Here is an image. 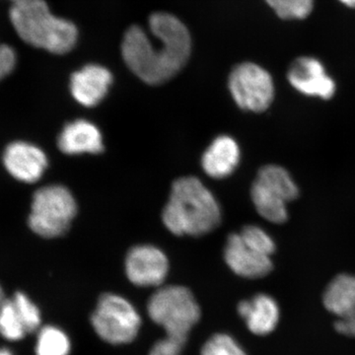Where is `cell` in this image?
Wrapping results in <instances>:
<instances>
[{
    "mask_svg": "<svg viewBox=\"0 0 355 355\" xmlns=\"http://www.w3.org/2000/svg\"><path fill=\"white\" fill-rule=\"evenodd\" d=\"M202 355H247L232 336L216 334L202 347Z\"/></svg>",
    "mask_w": 355,
    "mask_h": 355,
    "instance_id": "cell-23",
    "label": "cell"
},
{
    "mask_svg": "<svg viewBox=\"0 0 355 355\" xmlns=\"http://www.w3.org/2000/svg\"><path fill=\"white\" fill-rule=\"evenodd\" d=\"M9 19L26 44L55 55H64L76 46V26L51 12L44 0H19L9 10Z\"/></svg>",
    "mask_w": 355,
    "mask_h": 355,
    "instance_id": "cell-3",
    "label": "cell"
},
{
    "mask_svg": "<svg viewBox=\"0 0 355 355\" xmlns=\"http://www.w3.org/2000/svg\"><path fill=\"white\" fill-rule=\"evenodd\" d=\"M338 1L349 8H355V0H338Z\"/></svg>",
    "mask_w": 355,
    "mask_h": 355,
    "instance_id": "cell-26",
    "label": "cell"
},
{
    "mask_svg": "<svg viewBox=\"0 0 355 355\" xmlns=\"http://www.w3.org/2000/svg\"><path fill=\"white\" fill-rule=\"evenodd\" d=\"M299 197V188L291 173L279 165H266L258 172L251 188L257 211L275 224L288 219L287 205Z\"/></svg>",
    "mask_w": 355,
    "mask_h": 355,
    "instance_id": "cell-5",
    "label": "cell"
},
{
    "mask_svg": "<svg viewBox=\"0 0 355 355\" xmlns=\"http://www.w3.org/2000/svg\"><path fill=\"white\" fill-rule=\"evenodd\" d=\"M11 1H13V3H14V2L19 1V0H11Z\"/></svg>",
    "mask_w": 355,
    "mask_h": 355,
    "instance_id": "cell-29",
    "label": "cell"
},
{
    "mask_svg": "<svg viewBox=\"0 0 355 355\" xmlns=\"http://www.w3.org/2000/svg\"><path fill=\"white\" fill-rule=\"evenodd\" d=\"M58 146L67 155L99 154L104 151L102 133L94 123L76 120L67 123L58 135Z\"/></svg>",
    "mask_w": 355,
    "mask_h": 355,
    "instance_id": "cell-15",
    "label": "cell"
},
{
    "mask_svg": "<svg viewBox=\"0 0 355 355\" xmlns=\"http://www.w3.org/2000/svg\"><path fill=\"white\" fill-rule=\"evenodd\" d=\"M162 220L173 234L202 236L219 225L221 209L216 197L198 178L183 177L173 183Z\"/></svg>",
    "mask_w": 355,
    "mask_h": 355,
    "instance_id": "cell-2",
    "label": "cell"
},
{
    "mask_svg": "<svg viewBox=\"0 0 355 355\" xmlns=\"http://www.w3.org/2000/svg\"><path fill=\"white\" fill-rule=\"evenodd\" d=\"M287 79L292 88L307 97L330 100L336 92V81L316 58L301 57L294 60Z\"/></svg>",
    "mask_w": 355,
    "mask_h": 355,
    "instance_id": "cell-10",
    "label": "cell"
},
{
    "mask_svg": "<svg viewBox=\"0 0 355 355\" xmlns=\"http://www.w3.org/2000/svg\"><path fill=\"white\" fill-rule=\"evenodd\" d=\"M97 335L112 345L132 342L139 334L141 319L139 312L127 299L107 293L98 301L91 316Z\"/></svg>",
    "mask_w": 355,
    "mask_h": 355,
    "instance_id": "cell-7",
    "label": "cell"
},
{
    "mask_svg": "<svg viewBox=\"0 0 355 355\" xmlns=\"http://www.w3.org/2000/svg\"><path fill=\"white\" fill-rule=\"evenodd\" d=\"M6 295H4L3 289L0 286V306L3 304L4 301H6Z\"/></svg>",
    "mask_w": 355,
    "mask_h": 355,
    "instance_id": "cell-27",
    "label": "cell"
},
{
    "mask_svg": "<svg viewBox=\"0 0 355 355\" xmlns=\"http://www.w3.org/2000/svg\"><path fill=\"white\" fill-rule=\"evenodd\" d=\"M268 6L284 20H302L314 9L315 0H266Z\"/></svg>",
    "mask_w": 355,
    "mask_h": 355,
    "instance_id": "cell-20",
    "label": "cell"
},
{
    "mask_svg": "<svg viewBox=\"0 0 355 355\" xmlns=\"http://www.w3.org/2000/svg\"><path fill=\"white\" fill-rule=\"evenodd\" d=\"M3 164L14 179L31 184L41 179L49 162L46 154L38 146L15 141L6 147Z\"/></svg>",
    "mask_w": 355,
    "mask_h": 355,
    "instance_id": "cell-12",
    "label": "cell"
},
{
    "mask_svg": "<svg viewBox=\"0 0 355 355\" xmlns=\"http://www.w3.org/2000/svg\"><path fill=\"white\" fill-rule=\"evenodd\" d=\"M70 342L64 331L55 327H44L40 331L37 355H69Z\"/></svg>",
    "mask_w": 355,
    "mask_h": 355,
    "instance_id": "cell-18",
    "label": "cell"
},
{
    "mask_svg": "<svg viewBox=\"0 0 355 355\" xmlns=\"http://www.w3.org/2000/svg\"><path fill=\"white\" fill-rule=\"evenodd\" d=\"M238 313L254 335H270L279 324V306L277 300L268 294H257L249 300L241 301L238 305Z\"/></svg>",
    "mask_w": 355,
    "mask_h": 355,
    "instance_id": "cell-16",
    "label": "cell"
},
{
    "mask_svg": "<svg viewBox=\"0 0 355 355\" xmlns=\"http://www.w3.org/2000/svg\"><path fill=\"white\" fill-rule=\"evenodd\" d=\"M240 157L241 153L236 140L228 135H220L203 153V171L214 179H224L235 171L239 165Z\"/></svg>",
    "mask_w": 355,
    "mask_h": 355,
    "instance_id": "cell-17",
    "label": "cell"
},
{
    "mask_svg": "<svg viewBox=\"0 0 355 355\" xmlns=\"http://www.w3.org/2000/svg\"><path fill=\"white\" fill-rule=\"evenodd\" d=\"M12 299L27 334L34 333L41 324V313L34 303L22 292H16Z\"/></svg>",
    "mask_w": 355,
    "mask_h": 355,
    "instance_id": "cell-22",
    "label": "cell"
},
{
    "mask_svg": "<svg viewBox=\"0 0 355 355\" xmlns=\"http://www.w3.org/2000/svg\"><path fill=\"white\" fill-rule=\"evenodd\" d=\"M239 234L248 246L251 247L259 253L266 254V256L272 257L277 249L272 236L260 226H245Z\"/></svg>",
    "mask_w": 355,
    "mask_h": 355,
    "instance_id": "cell-21",
    "label": "cell"
},
{
    "mask_svg": "<svg viewBox=\"0 0 355 355\" xmlns=\"http://www.w3.org/2000/svg\"><path fill=\"white\" fill-rule=\"evenodd\" d=\"M224 259L233 272L245 279H261L270 275L273 270L270 257L248 246L240 234L228 236L224 249Z\"/></svg>",
    "mask_w": 355,
    "mask_h": 355,
    "instance_id": "cell-13",
    "label": "cell"
},
{
    "mask_svg": "<svg viewBox=\"0 0 355 355\" xmlns=\"http://www.w3.org/2000/svg\"><path fill=\"white\" fill-rule=\"evenodd\" d=\"M17 64V55L12 46L0 43V81L8 76Z\"/></svg>",
    "mask_w": 355,
    "mask_h": 355,
    "instance_id": "cell-24",
    "label": "cell"
},
{
    "mask_svg": "<svg viewBox=\"0 0 355 355\" xmlns=\"http://www.w3.org/2000/svg\"><path fill=\"white\" fill-rule=\"evenodd\" d=\"M184 345L182 340L166 336L154 345L149 355H180Z\"/></svg>",
    "mask_w": 355,
    "mask_h": 355,
    "instance_id": "cell-25",
    "label": "cell"
},
{
    "mask_svg": "<svg viewBox=\"0 0 355 355\" xmlns=\"http://www.w3.org/2000/svg\"><path fill=\"white\" fill-rule=\"evenodd\" d=\"M228 86L236 104L244 111L263 113L275 100L272 76L254 62L237 65L229 76Z\"/></svg>",
    "mask_w": 355,
    "mask_h": 355,
    "instance_id": "cell-8",
    "label": "cell"
},
{
    "mask_svg": "<svg viewBox=\"0 0 355 355\" xmlns=\"http://www.w3.org/2000/svg\"><path fill=\"white\" fill-rule=\"evenodd\" d=\"M112 83L113 76L109 69L99 64H88L72 74L70 92L77 103L91 108L103 101Z\"/></svg>",
    "mask_w": 355,
    "mask_h": 355,
    "instance_id": "cell-14",
    "label": "cell"
},
{
    "mask_svg": "<svg viewBox=\"0 0 355 355\" xmlns=\"http://www.w3.org/2000/svg\"><path fill=\"white\" fill-rule=\"evenodd\" d=\"M77 214L76 198L62 184L39 189L33 197L28 224L44 238H57L69 230Z\"/></svg>",
    "mask_w": 355,
    "mask_h": 355,
    "instance_id": "cell-6",
    "label": "cell"
},
{
    "mask_svg": "<svg viewBox=\"0 0 355 355\" xmlns=\"http://www.w3.org/2000/svg\"><path fill=\"white\" fill-rule=\"evenodd\" d=\"M169 270L166 254L153 245H139L130 250L125 258V273L135 286H160Z\"/></svg>",
    "mask_w": 355,
    "mask_h": 355,
    "instance_id": "cell-11",
    "label": "cell"
},
{
    "mask_svg": "<svg viewBox=\"0 0 355 355\" xmlns=\"http://www.w3.org/2000/svg\"><path fill=\"white\" fill-rule=\"evenodd\" d=\"M147 312L168 336L184 343L200 318V306L193 293L180 286L159 288L149 299Z\"/></svg>",
    "mask_w": 355,
    "mask_h": 355,
    "instance_id": "cell-4",
    "label": "cell"
},
{
    "mask_svg": "<svg viewBox=\"0 0 355 355\" xmlns=\"http://www.w3.org/2000/svg\"><path fill=\"white\" fill-rule=\"evenodd\" d=\"M323 304L336 317V331L355 338V275L340 273L334 277L324 289Z\"/></svg>",
    "mask_w": 355,
    "mask_h": 355,
    "instance_id": "cell-9",
    "label": "cell"
},
{
    "mask_svg": "<svg viewBox=\"0 0 355 355\" xmlns=\"http://www.w3.org/2000/svg\"><path fill=\"white\" fill-rule=\"evenodd\" d=\"M0 335L9 340H19L27 335L12 299H6L0 306Z\"/></svg>",
    "mask_w": 355,
    "mask_h": 355,
    "instance_id": "cell-19",
    "label": "cell"
},
{
    "mask_svg": "<svg viewBox=\"0 0 355 355\" xmlns=\"http://www.w3.org/2000/svg\"><path fill=\"white\" fill-rule=\"evenodd\" d=\"M149 30L158 44L139 26L125 32L121 55L128 69L150 85L162 84L176 76L191 55L190 32L176 16L156 12L149 17Z\"/></svg>",
    "mask_w": 355,
    "mask_h": 355,
    "instance_id": "cell-1",
    "label": "cell"
},
{
    "mask_svg": "<svg viewBox=\"0 0 355 355\" xmlns=\"http://www.w3.org/2000/svg\"><path fill=\"white\" fill-rule=\"evenodd\" d=\"M0 355H13V354H11L10 350L3 349H0Z\"/></svg>",
    "mask_w": 355,
    "mask_h": 355,
    "instance_id": "cell-28",
    "label": "cell"
}]
</instances>
